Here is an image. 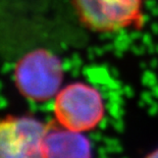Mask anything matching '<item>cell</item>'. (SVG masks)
I'll list each match as a JSON object with an SVG mask.
<instances>
[{"instance_id":"obj_5","label":"cell","mask_w":158,"mask_h":158,"mask_svg":"<svg viewBox=\"0 0 158 158\" xmlns=\"http://www.w3.org/2000/svg\"><path fill=\"white\" fill-rule=\"evenodd\" d=\"M44 158H91L90 141L81 132L60 126L57 122L47 123L42 139Z\"/></svg>"},{"instance_id":"obj_4","label":"cell","mask_w":158,"mask_h":158,"mask_svg":"<svg viewBox=\"0 0 158 158\" xmlns=\"http://www.w3.org/2000/svg\"><path fill=\"white\" fill-rule=\"evenodd\" d=\"M47 124L32 116L0 117V158H44Z\"/></svg>"},{"instance_id":"obj_6","label":"cell","mask_w":158,"mask_h":158,"mask_svg":"<svg viewBox=\"0 0 158 158\" xmlns=\"http://www.w3.org/2000/svg\"><path fill=\"white\" fill-rule=\"evenodd\" d=\"M146 158H158V149L154 151V152L150 153Z\"/></svg>"},{"instance_id":"obj_2","label":"cell","mask_w":158,"mask_h":158,"mask_svg":"<svg viewBox=\"0 0 158 158\" xmlns=\"http://www.w3.org/2000/svg\"><path fill=\"white\" fill-rule=\"evenodd\" d=\"M81 23L96 33L140 28L146 0H73Z\"/></svg>"},{"instance_id":"obj_3","label":"cell","mask_w":158,"mask_h":158,"mask_svg":"<svg viewBox=\"0 0 158 158\" xmlns=\"http://www.w3.org/2000/svg\"><path fill=\"white\" fill-rule=\"evenodd\" d=\"M53 110L60 126L84 133L95 129L101 123L104 103L96 88L77 82L59 90L53 103Z\"/></svg>"},{"instance_id":"obj_1","label":"cell","mask_w":158,"mask_h":158,"mask_svg":"<svg viewBox=\"0 0 158 158\" xmlns=\"http://www.w3.org/2000/svg\"><path fill=\"white\" fill-rule=\"evenodd\" d=\"M62 80V63L49 50L36 49L27 53L15 65V85L22 95L33 102H45L55 97Z\"/></svg>"}]
</instances>
